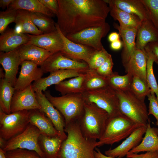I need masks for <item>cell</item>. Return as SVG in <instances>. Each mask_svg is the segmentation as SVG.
<instances>
[{"instance_id":"1","label":"cell","mask_w":158,"mask_h":158,"mask_svg":"<svg viewBox=\"0 0 158 158\" xmlns=\"http://www.w3.org/2000/svg\"><path fill=\"white\" fill-rule=\"evenodd\" d=\"M56 24L65 36L106 22L110 9L104 0H57Z\"/></svg>"},{"instance_id":"2","label":"cell","mask_w":158,"mask_h":158,"mask_svg":"<svg viewBox=\"0 0 158 158\" xmlns=\"http://www.w3.org/2000/svg\"><path fill=\"white\" fill-rule=\"evenodd\" d=\"M64 131L67 137L62 143L58 158H95L97 141L84 136L78 121L66 125Z\"/></svg>"},{"instance_id":"3","label":"cell","mask_w":158,"mask_h":158,"mask_svg":"<svg viewBox=\"0 0 158 158\" xmlns=\"http://www.w3.org/2000/svg\"><path fill=\"white\" fill-rule=\"evenodd\" d=\"M109 117L107 112L95 104L85 102L84 113L78 121L84 136L97 141L102 135Z\"/></svg>"},{"instance_id":"4","label":"cell","mask_w":158,"mask_h":158,"mask_svg":"<svg viewBox=\"0 0 158 158\" xmlns=\"http://www.w3.org/2000/svg\"><path fill=\"white\" fill-rule=\"evenodd\" d=\"M141 126L122 114L109 117L104 132L97 142V147L112 145L126 138Z\"/></svg>"},{"instance_id":"5","label":"cell","mask_w":158,"mask_h":158,"mask_svg":"<svg viewBox=\"0 0 158 158\" xmlns=\"http://www.w3.org/2000/svg\"><path fill=\"white\" fill-rule=\"evenodd\" d=\"M44 94L62 114L66 125L78 121L83 115L85 102L83 94H68L58 97L52 95L49 90L45 91Z\"/></svg>"},{"instance_id":"6","label":"cell","mask_w":158,"mask_h":158,"mask_svg":"<svg viewBox=\"0 0 158 158\" xmlns=\"http://www.w3.org/2000/svg\"><path fill=\"white\" fill-rule=\"evenodd\" d=\"M115 91L121 113L140 126H147L150 119L145 101L136 96L130 89Z\"/></svg>"},{"instance_id":"7","label":"cell","mask_w":158,"mask_h":158,"mask_svg":"<svg viewBox=\"0 0 158 158\" xmlns=\"http://www.w3.org/2000/svg\"><path fill=\"white\" fill-rule=\"evenodd\" d=\"M83 95L85 102L95 104L106 111L109 117L122 114L117 93L109 85L95 90L85 91Z\"/></svg>"},{"instance_id":"8","label":"cell","mask_w":158,"mask_h":158,"mask_svg":"<svg viewBox=\"0 0 158 158\" xmlns=\"http://www.w3.org/2000/svg\"><path fill=\"white\" fill-rule=\"evenodd\" d=\"M30 111L8 114L0 109V137L7 141L23 132L30 124Z\"/></svg>"},{"instance_id":"9","label":"cell","mask_w":158,"mask_h":158,"mask_svg":"<svg viewBox=\"0 0 158 158\" xmlns=\"http://www.w3.org/2000/svg\"><path fill=\"white\" fill-rule=\"evenodd\" d=\"M41 133L35 126L29 124L22 133L6 141L2 148L5 152L17 149H25L36 152L41 157L46 158L39 143Z\"/></svg>"},{"instance_id":"10","label":"cell","mask_w":158,"mask_h":158,"mask_svg":"<svg viewBox=\"0 0 158 158\" xmlns=\"http://www.w3.org/2000/svg\"><path fill=\"white\" fill-rule=\"evenodd\" d=\"M110 30L109 25L105 22L100 25L88 28L66 37L74 42L98 51L104 48L101 40L106 36Z\"/></svg>"},{"instance_id":"11","label":"cell","mask_w":158,"mask_h":158,"mask_svg":"<svg viewBox=\"0 0 158 158\" xmlns=\"http://www.w3.org/2000/svg\"><path fill=\"white\" fill-rule=\"evenodd\" d=\"M44 73L61 69H74L85 73L89 68L85 62L74 60L64 56L60 52L52 54L40 66Z\"/></svg>"},{"instance_id":"12","label":"cell","mask_w":158,"mask_h":158,"mask_svg":"<svg viewBox=\"0 0 158 158\" xmlns=\"http://www.w3.org/2000/svg\"><path fill=\"white\" fill-rule=\"evenodd\" d=\"M10 109L11 113L24 110H40L32 84L22 90H15Z\"/></svg>"},{"instance_id":"13","label":"cell","mask_w":158,"mask_h":158,"mask_svg":"<svg viewBox=\"0 0 158 158\" xmlns=\"http://www.w3.org/2000/svg\"><path fill=\"white\" fill-rule=\"evenodd\" d=\"M40 110L51 121L55 128L65 139L67 137L64 131L66 125L64 118L60 112L48 100L42 91L35 90Z\"/></svg>"},{"instance_id":"14","label":"cell","mask_w":158,"mask_h":158,"mask_svg":"<svg viewBox=\"0 0 158 158\" xmlns=\"http://www.w3.org/2000/svg\"><path fill=\"white\" fill-rule=\"evenodd\" d=\"M56 26L63 42V47L60 52L67 57L77 61L83 60L88 64L91 56L96 50L90 47L70 40L62 34L56 23Z\"/></svg>"},{"instance_id":"15","label":"cell","mask_w":158,"mask_h":158,"mask_svg":"<svg viewBox=\"0 0 158 158\" xmlns=\"http://www.w3.org/2000/svg\"><path fill=\"white\" fill-rule=\"evenodd\" d=\"M27 35L29 37L28 43L36 45L52 54L61 51L63 49V41L57 28L49 33L39 35Z\"/></svg>"},{"instance_id":"16","label":"cell","mask_w":158,"mask_h":158,"mask_svg":"<svg viewBox=\"0 0 158 158\" xmlns=\"http://www.w3.org/2000/svg\"><path fill=\"white\" fill-rule=\"evenodd\" d=\"M20 65V71L13 86L15 90L26 88L32 84V82L41 78L44 73L40 67L31 61H23Z\"/></svg>"},{"instance_id":"17","label":"cell","mask_w":158,"mask_h":158,"mask_svg":"<svg viewBox=\"0 0 158 158\" xmlns=\"http://www.w3.org/2000/svg\"><path fill=\"white\" fill-rule=\"evenodd\" d=\"M147 126H141L137 128L120 144L116 147L105 152V155L114 157L122 158L140 142L145 134Z\"/></svg>"},{"instance_id":"18","label":"cell","mask_w":158,"mask_h":158,"mask_svg":"<svg viewBox=\"0 0 158 158\" xmlns=\"http://www.w3.org/2000/svg\"><path fill=\"white\" fill-rule=\"evenodd\" d=\"M22 61L18 48L7 52H0V63L5 71V78L14 86L19 66Z\"/></svg>"},{"instance_id":"19","label":"cell","mask_w":158,"mask_h":158,"mask_svg":"<svg viewBox=\"0 0 158 158\" xmlns=\"http://www.w3.org/2000/svg\"><path fill=\"white\" fill-rule=\"evenodd\" d=\"M147 55L144 49L136 48L129 61L124 67L127 73L138 77L147 83Z\"/></svg>"},{"instance_id":"20","label":"cell","mask_w":158,"mask_h":158,"mask_svg":"<svg viewBox=\"0 0 158 158\" xmlns=\"http://www.w3.org/2000/svg\"><path fill=\"white\" fill-rule=\"evenodd\" d=\"M81 73H83L76 70H59L51 72L47 76L34 82L32 85L34 90L45 92L48 87L57 84L66 79L77 77Z\"/></svg>"},{"instance_id":"21","label":"cell","mask_w":158,"mask_h":158,"mask_svg":"<svg viewBox=\"0 0 158 158\" xmlns=\"http://www.w3.org/2000/svg\"><path fill=\"white\" fill-rule=\"evenodd\" d=\"M113 25L114 28L118 30L122 40L123 48L121 57L122 63L124 67L136 48L135 38L137 29L123 28L115 23Z\"/></svg>"},{"instance_id":"22","label":"cell","mask_w":158,"mask_h":158,"mask_svg":"<svg viewBox=\"0 0 158 158\" xmlns=\"http://www.w3.org/2000/svg\"><path fill=\"white\" fill-rule=\"evenodd\" d=\"M28 42L27 34H19L14 29H6L0 36V51L5 52L11 51Z\"/></svg>"},{"instance_id":"23","label":"cell","mask_w":158,"mask_h":158,"mask_svg":"<svg viewBox=\"0 0 158 158\" xmlns=\"http://www.w3.org/2000/svg\"><path fill=\"white\" fill-rule=\"evenodd\" d=\"M29 111L30 123L37 128L41 134L50 137L61 136L44 112L38 109Z\"/></svg>"},{"instance_id":"24","label":"cell","mask_w":158,"mask_h":158,"mask_svg":"<svg viewBox=\"0 0 158 158\" xmlns=\"http://www.w3.org/2000/svg\"><path fill=\"white\" fill-rule=\"evenodd\" d=\"M157 41L158 29L151 20L149 19L142 21L137 30L136 48L143 49L148 43Z\"/></svg>"},{"instance_id":"25","label":"cell","mask_w":158,"mask_h":158,"mask_svg":"<svg viewBox=\"0 0 158 158\" xmlns=\"http://www.w3.org/2000/svg\"><path fill=\"white\" fill-rule=\"evenodd\" d=\"M22 61H31L41 66L52 53L36 45L27 43L18 48Z\"/></svg>"},{"instance_id":"26","label":"cell","mask_w":158,"mask_h":158,"mask_svg":"<svg viewBox=\"0 0 158 158\" xmlns=\"http://www.w3.org/2000/svg\"><path fill=\"white\" fill-rule=\"evenodd\" d=\"M108 5L111 16L115 20H117L119 26L126 29H138L141 21L137 16L130 14L117 7L109 0H104Z\"/></svg>"},{"instance_id":"27","label":"cell","mask_w":158,"mask_h":158,"mask_svg":"<svg viewBox=\"0 0 158 158\" xmlns=\"http://www.w3.org/2000/svg\"><path fill=\"white\" fill-rule=\"evenodd\" d=\"M109 0L118 8L137 16L141 21L150 19L148 11L142 0Z\"/></svg>"},{"instance_id":"28","label":"cell","mask_w":158,"mask_h":158,"mask_svg":"<svg viewBox=\"0 0 158 158\" xmlns=\"http://www.w3.org/2000/svg\"><path fill=\"white\" fill-rule=\"evenodd\" d=\"M14 29L19 34L39 35L43 34L42 31L33 23L31 16V12L25 10H17Z\"/></svg>"},{"instance_id":"29","label":"cell","mask_w":158,"mask_h":158,"mask_svg":"<svg viewBox=\"0 0 158 158\" xmlns=\"http://www.w3.org/2000/svg\"><path fill=\"white\" fill-rule=\"evenodd\" d=\"M158 151V129L152 127L149 120L147 124L145 135L141 142L129 152L138 153L141 152Z\"/></svg>"},{"instance_id":"30","label":"cell","mask_w":158,"mask_h":158,"mask_svg":"<svg viewBox=\"0 0 158 158\" xmlns=\"http://www.w3.org/2000/svg\"><path fill=\"white\" fill-rule=\"evenodd\" d=\"M65 140L61 135L50 137L41 134L39 143L45 158H57L62 143Z\"/></svg>"},{"instance_id":"31","label":"cell","mask_w":158,"mask_h":158,"mask_svg":"<svg viewBox=\"0 0 158 158\" xmlns=\"http://www.w3.org/2000/svg\"><path fill=\"white\" fill-rule=\"evenodd\" d=\"M85 73L68 80H63L55 85V89L62 95L66 94L82 93L85 91L83 87Z\"/></svg>"},{"instance_id":"32","label":"cell","mask_w":158,"mask_h":158,"mask_svg":"<svg viewBox=\"0 0 158 158\" xmlns=\"http://www.w3.org/2000/svg\"><path fill=\"white\" fill-rule=\"evenodd\" d=\"M8 8L16 10H23L30 12L40 13L50 17H53L54 14L39 0H13Z\"/></svg>"},{"instance_id":"33","label":"cell","mask_w":158,"mask_h":158,"mask_svg":"<svg viewBox=\"0 0 158 158\" xmlns=\"http://www.w3.org/2000/svg\"><path fill=\"white\" fill-rule=\"evenodd\" d=\"M108 86L107 78L99 75L95 69L89 68L86 71L83 83L85 91L95 90Z\"/></svg>"},{"instance_id":"34","label":"cell","mask_w":158,"mask_h":158,"mask_svg":"<svg viewBox=\"0 0 158 158\" xmlns=\"http://www.w3.org/2000/svg\"><path fill=\"white\" fill-rule=\"evenodd\" d=\"M15 91L13 86L7 80L5 77L1 79L0 109L6 114L11 113V103Z\"/></svg>"},{"instance_id":"35","label":"cell","mask_w":158,"mask_h":158,"mask_svg":"<svg viewBox=\"0 0 158 158\" xmlns=\"http://www.w3.org/2000/svg\"><path fill=\"white\" fill-rule=\"evenodd\" d=\"M144 49L147 55V81L151 91L155 94L158 102V85L154 75L153 70L154 62L158 63V60L152 53L146 47Z\"/></svg>"},{"instance_id":"36","label":"cell","mask_w":158,"mask_h":158,"mask_svg":"<svg viewBox=\"0 0 158 158\" xmlns=\"http://www.w3.org/2000/svg\"><path fill=\"white\" fill-rule=\"evenodd\" d=\"M31 16L33 23L44 34L56 29V23L50 17L42 13L34 12H31Z\"/></svg>"},{"instance_id":"37","label":"cell","mask_w":158,"mask_h":158,"mask_svg":"<svg viewBox=\"0 0 158 158\" xmlns=\"http://www.w3.org/2000/svg\"><path fill=\"white\" fill-rule=\"evenodd\" d=\"M133 77L129 73L121 75L116 72L107 77L108 85L115 91L125 90L130 89Z\"/></svg>"},{"instance_id":"38","label":"cell","mask_w":158,"mask_h":158,"mask_svg":"<svg viewBox=\"0 0 158 158\" xmlns=\"http://www.w3.org/2000/svg\"><path fill=\"white\" fill-rule=\"evenodd\" d=\"M130 89L136 96L144 101L150 92L147 84L136 77H133Z\"/></svg>"},{"instance_id":"39","label":"cell","mask_w":158,"mask_h":158,"mask_svg":"<svg viewBox=\"0 0 158 158\" xmlns=\"http://www.w3.org/2000/svg\"><path fill=\"white\" fill-rule=\"evenodd\" d=\"M111 56L104 48L100 50H95L87 64L89 68L92 69H97Z\"/></svg>"},{"instance_id":"40","label":"cell","mask_w":158,"mask_h":158,"mask_svg":"<svg viewBox=\"0 0 158 158\" xmlns=\"http://www.w3.org/2000/svg\"><path fill=\"white\" fill-rule=\"evenodd\" d=\"M17 10L8 8L5 11L0 12V33L2 34L6 29L8 25L15 22Z\"/></svg>"},{"instance_id":"41","label":"cell","mask_w":158,"mask_h":158,"mask_svg":"<svg viewBox=\"0 0 158 158\" xmlns=\"http://www.w3.org/2000/svg\"><path fill=\"white\" fill-rule=\"evenodd\" d=\"M148 11L150 19L158 29V0H142Z\"/></svg>"},{"instance_id":"42","label":"cell","mask_w":158,"mask_h":158,"mask_svg":"<svg viewBox=\"0 0 158 158\" xmlns=\"http://www.w3.org/2000/svg\"><path fill=\"white\" fill-rule=\"evenodd\" d=\"M7 158H43L34 151L17 149L5 152Z\"/></svg>"},{"instance_id":"43","label":"cell","mask_w":158,"mask_h":158,"mask_svg":"<svg viewBox=\"0 0 158 158\" xmlns=\"http://www.w3.org/2000/svg\"><path fill=\"white\" fill-rule=\"evenodd\" d=\"M147 96L149 101L148 114L152 115L155 117L156 125L158 126V102L155 94L150 90Z\"/></svg>"},{"instance_id":"44","label":"cell","mask_w":158,"mask_h":158,"mask_svg":"<svg viewBox=\"0 0 158 158\" xmlns=\"http://www.w3.org/2000/svg\"><path fill=\"white\" fill-rule=\"evenodd\" d=\"M114 63L111 55L96 70L100 75L107 78L114 73L112 68Z\"/></svg>"},{"instance_id":"45","label":"cell","mask_w":158,"mask_h":158,"mask_svg":"<svg viewBox=\"0 0 158 158\" xmlns=\"http://www.w3.org/2000/svg\"><path fill=\"white\" fill-rule=\"evenodd\" d=\"M126 156L127 158H158V151L147 152L141 154L129 152Z\"/></svg>"},{"instance_id":"46","label":"cell","mask_w":158,"mask_h":158,"mask_svg":"<svg viewBox=\"0 0 158 158\" xmlns=\"http://www.w3.org/2000/svg\"><path fill=\"white\" fill-rule=\"evenodd\" d=\"M47 8L54 14L56 15L59 11V5L57 0H39Z\"/></svg>"},{"instance_id":"47","label":"cell","mask_w":158,"mask_h":158,"mask_svg":"<svg viewBox=\"0 0 158 158\" xmlns=\"http://www.w3.org/2000/svg\"><path fill=\"white\" fill-rule=\"evenodd\" d=\"M146 47L155 56L158 60V41L148 43Z\"/></svg>"},{"instance_id":"48","label":"cell","mask_w":158,"mask_h":158,"mask_svg":"<svg viewBox=\"0 0 158 158\" xmlns=\"http://www.w3.org/2000/svg\"><path fill=\"white\" fill-rule=\"evenodd\" d=\"M123 46L122 42L119 40L111 43V48L114 50H118L121 49Z\"/></svg>"},{"instance_id":"49","label":"cell","mask_w":158,"mask_h":158,"mask_svg":"<svg viewBox=\"0 0 158 158\" xmlns=\"http://www.w3.org/2000/svg\"><path fill=\"white\" fill-rule=\"evenodd\" d=\"M120 35L119 33L116 32H112L108 37V40L111 43L120 40Z\"/></svg>"},{"instance_id":"50","label":"cell","mask_w":158,"mask_h":158,"mask_svg":"<svg viewBox=\"0 0 158 158\" xmlns=\"http://www.w3.org/2000/svg\"><path fill=\"white\" fill-rule=\"evenodd\" d=\"M94 154L95 158H119L118 157H114L107 156L103 154L100 150L97 147L95 148Z\"/></svg>"},{"instance_id":"51","label":"cell","mask_w":158,"mask_h":158,"mask_svg":"<svg viewBox=\"0 0 158 158\" xmlns=\"http://www.w3.org/2000/svg\"><path fill=\"white\" fill-rule=\"evenodd\" d=\"M13 0H0V7L3 9H4L7 7H9Z\"/></svg>"},{"instance_id":"52","label":"cell","mask_w":158,"mask_h":158,"mask_svg":"<svg viewBox=\"0 0 158 158\" xmlns=\"http://www.w3.org/2000/svg\"><path fill=\"white\" fill-rule=\"evenodd\" d=\"M5 140L3 138L0 137V148H2L4 147L6 142Z\"/></svg>"},{"instance_id":"53","label":"cell","mask_w":158,"mask_h":158,"mask_svg":"<svg viewBox=\"0 0 158 158\" xmlns=\"http://www.w3.org/2000/svg\"><path fill=\"white\" fill-rule=\"evenodd\" d=\"M0 158H7L5 155V152L0 148Z\"/></svg>"},{"instance_id":"54","label":"cell","mask_w":158,"mask_h":158,"mask_svg":"<svg viewBox=\"0 0 158 158\" xmlns=\"http://www.w3.org/2000/svg\"><path fill=\"white\" fill-rule=\"evenodd\" d=\"M58 158L57 157V158Z\"/></svg>"}]
</instances>
